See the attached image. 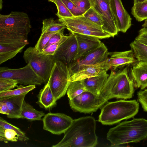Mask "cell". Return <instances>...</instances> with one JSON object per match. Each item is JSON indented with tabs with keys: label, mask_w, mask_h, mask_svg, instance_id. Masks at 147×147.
<instances>
[{
	"label": "cell",
	"mask_w": 147,
	"mask_h": 147,
	"mask_svg": "<svg viewBox=\"0 0 147 147\" xmlns=\"http://www.w3.org/2000/svg\"><path fill=\"white\" fill-rule=\"evenodd\" d=\"M94 118L87 116L73 119L62 139L52 147H94L98 144Z\"/></svg>",
	"instance_id": "6da1fadb"
},
{
	"label": "cell",
	"mask_w": 147,
	"mask_h": 147,
	"mask_svg": "<svg viewBox=\"0 0 147 147\" xmlns=\"http://www.w3.org/2000/svg\"><path fill=\"white\" fill-rule=\"evenodd\" d=\"M107 139L111 146H118L137 143L147 139V120L133 118L122 122L111 128L107 134Z\"/></svg>",
	"instance_id": "7a4b0ae2"
},
{
	"label": "cell",
	"mask_w": 147,
	"mask_h": 147,
	"mask_svg": "<svg viewBox=\"0 0 147 147\" xmlns=\"http://www.w3.org/2000/svg\"><path fill=\"white\" fill-rule=\"evenodd\" d=\"M128 71L127 67L116 71L111 70L99 95L107 101L113 98H132L135 86Z\"/></svg>",
	"instance_id": "3957f363"
},
{
	"label": "cell",
	"mask_w": 147,
	"mask_h": 147,
	"mask_svg": "<svg viewBox=\"0 0 147 147\" xmlns=\"http://www.w3.org/2000/svg\"><path fill=\"white\" fill-rule=\"evenodd\" d=\"M139 108V103L136 100L107 102L102 107L98 121L104 125L114 124L133 117L138 113Z\"/></svg>",
	"instance_id": "277c9868"
},
{
	"label": "cell",
	"mask_w": 147,
	"mask_h": 147,
	"mask_svg": "<svg viewBox=\"0 0 147 147\" xmlns=\"http://www.w3.org/2000/svg\"><path fill=\"white\" fill-rule=\"evenodd\" d=\"M23 57L27 64L46 84L56 62L53 56L40 52L34 47H29L24 51Z\"/></svg>",
	"instance_id": "5b68a950"
},
{
	"label": "cell",
	"mask_w": 147,
	"mask_h": 147,
	"mask_svg": "<svg viewBox=\"0 0 147 147\" xmlns=\"http://www.w3.org/2000/svg\"><path fill=\"white\" fill-rule=\"evenodd\" d=\"M31 28L29 18L25 13L12 11L7 15L0 14V32L28 37Z\"/></svg>",
	"instance_id": "8992f818"
},
{
	"label": "cell",
	"mask_w": 147,
	"mask_h": 147,
	"mask_svg": "<svg viewBox=\"0 0 147 147\" xmlns=\"http://www.w3.org/2000/svg\"><path fill=\"white\" fill-rule=\"evenodd\" d=\"M71 76L67 65L61 61L55 62L48 82L57 101L65 94Z\"/></svg>",
	"instance_id": "52a82bcc"
},
{
	"label": "cell",
	"mask_w": 147,
	"mask_h": 147,
	"mask_svg": "<svg viewBox=\"0 0 147 147\" xmlns=\"http://www.w3.org/2000/svg\"><path fill=\"white\" fill-rule=\"evenodd\" d=\"M0 78L13 79L16 81L18 84L25 85H40L44 84L28 64L23 67L15 69L1 67Z\"/></svg>",
	"instance_id": "ba28073f"
},
{
	"label": "cell",
	"mask_w": 147,
	"mask_h": 147,
	"mask_svg": "<svg viewBox=\"0 0 147 147\" xmlns=\"http://www.w3.org/2000/svg\"><path fill=\"white\" fill-rule=\"evenodd\" d=\"M99 95L86 91L71 99H69L71 108L76 111L90 113L96 111L107 102Z\"/></svg>",
	"instance_id": "9c48e42d"
},
{
	"label": "cell",
	"mask_w": 147,
	"mask_h": 147,
	"mask_svg": "<svg viewBox=\"0 0 147 147\" xmlns=\"http://www.w3.org/2000/svg\"><path fill=\"white\" fill-rule=\"evenodd\" d=\"M91 7L102 18L103 24L102 28L104 32L114 37L118 32L111 7L110 0H89Z\"/></svg>",
	"instance_id": "30bf717a"
},
{
	"label": "cell",
	"mask_w": 147,
	"mask_h": 147,
	"mask_svg": "<svg viewBox=\"0 0 147 147\" xmlns=\"http://www.w3.org/2000/svg\"><path fill=\"white\" fill-rule=\"evenodd\" d=\"M73 119L63 113H49L42 118L43 129L52 134L64 133L71 125Z\"/></svg>",
	"instance_id": "8fae6325"
},
{
	"label": "cell",
	"mask_w": 147,
	"mask_h": 147,
	"mask_svg": "<svg viewBox=\"0 0 147 147\" xmlns=\"http://www.w3.org/2000/svg\"><path fill=\"white\" fill-rule=\"evenodd\" d=\"M108 52L107 47L102 42L100 46L95 50L68 65L71 75L86 66L106 61L108 58Z\"/></svg>",
	"instance_id": "7c38bea8"
},
{
	"label": "cell",
	"mask_w": 147,
	"mask_h": 147,
	"mask_svg": "<svg viewBox=\"0 0 147 147\" xmlns=\"http://www.w3.org/2000/svg\"><path fill=\"white\" fill-rule=\"evenodd\" d=\"M78 49V44L75 35L71 33L57 50L53 57L56 61H61L68 65L74 60Z\"/></svg>",
	"instance_id": "4fadbf2b"
},
{
	"label": "cell",
	"mask_w": 147,
	"mask_h": 147,
	"mask_svg": "<svg viewBox=\"0 0 147 147\" xmlns=\"http://www.w3.org/2000/svg\"><path fill=\"white\" fill-rule=\"evenodd\" d=\"M111 8L118 32L125 33L131 27L132 19L121 0H110Z\"/></svg>",
	"instance_id": "5bb4252c"
},
{
	"label": "cell",
	"mask_w": 147,
	"mask_h": 147,
	"mask_svg": "<svg viewBox=\"0 0 147 147\" xmlns=\"http://www.w3.org/2000/svg\"><path fill=\"white\" fill-rule=\"evenodd\" d=\"M76 37L78 49L74 61L82 58L98 47L102 42L95 37L77 33H71Z\"/></svg>",
	"instance_id": "9a60e30c"
},
{
	"label": "cell",
	"mask_w": 147,
	"mask_h": 147,
	"mask_svg": "<svg viewBox=\"0 0 147 147\" xmlns=\"http://www.w3.org/2000/svg\"><path fill=\"white\" fill-rule=\"evenodd\" d=\"M109 57L107 59V71L110 69L115 71L118 68L134 63L136 60L131 49L123 51L109 52Z\"/></svg>",
	"instance_id": "2e32d148"
},
{
	"label": "cell",
	"mask_w": 147,
	"mask_h": 147,
	"mask_svg": "<svg viewBox=\"0 0 147 147\" xmlns=\"http://www.w3.org/2000/svg\"><path fill=\"white\" fill-rule=\"evenodd\" d=\"M58 21L67 28L81 30L103 32L102 27L91 21L83 15L71 17H59ZM104 32V31H103Z\"/></svg>",
	"instance_id": "e0dca14e"
},
{
	"label": "cell",
	"mask_w": 147,
	"mask_h": 147,
	"mask_svg": "<svg viewBox=\"0 0 147 147\" xmlns=\"http://www.w3.org/2000/svg\"><path fill=\"white\" fill-rule=\"evenodd\" d=\"M107 59L100 63L86 66L79 70L71 76L70 82L83 80L97 76L103 70L107 71Z\"/></svg>",
	"instance_id": "ac0fdd59"
},
{
	"label": "cell",
	"mask_w": 147,
	"mask_h": 147,
	"mask_svg": "<svg viewBox=\"0 0 147 147\" xmlns=\"http://www.w3.org/2000/svg\"><path fill=\"white\" fill-rule=\"evenodd\" d=\"M28 93L0 98V101L5 103L10 111L9 114L7 115L8 118H23L21 111L25 97Z\"/></svg>",
	"instance_id": "d6986e66"
},
{
	"label": "cell",
	"mask_w": 147,
	"mask_h": 147,
	"mask_svg": "<svg viewBox=\"0 0 147 147\" xmlns=\"http://www.w3.org/2000/svg\"><path fill=\"white\" fill-rule=\"evenodd\" d=\"M130 73L135 87L141 90L147 87V63L138 61L131 68Z\"/></svg>",
	"instance_id": "ffe728a7"
},
{
	"label": "cell",
	"mask_w": 147,
	"mask_h": 147,
	"mask_svg": "<svg viewBox=\"0 0 147 147\" xmlns=\"http://www.w3.org/2000/svg\"><path fill=\"white\" fill-rule=\"evenodd\" d=\"M106 71H102L97 76L83 80L86 90L98 96L109 76Z\"/></svg>",
	"instance_id": "44dd1931"
},
{
	"label": "cell",
	"mask_w": 147,
	"mask_h": 147,
	"mask_svg": "<svg viewBox=\"0 0 147 147\" xmlns=\"http://www.w3.org/2000/svg\"><path fill=\"white\" fill-rule=\"evenodd\" d=\"M38 98L37 103L41 107L46 109H50L56 105L57 100L55 98L48 82L40 90Z\"/></svg>",
	"instance_id": "7402d4cb"
},
{
	"label": "cell",
	"mask_w": 147,
	"mask_h": 147,
	"mask_svg": "<svg viewBox=\"0 0 147 147\" xmlns=\"http://www.w3.org/2000/svg\"><path fill=\"white\" fill-rule=\"evenodd\" d=\"M25 45L0 44V64L12 59L21 52Z\"/></svg>",
	"instance_id": "603a6c76"
},
{
	"label": "cell",
	"mask_w": 147,
	"mask_h": 147,
	"mask_svg": "<svg viewBox=\"0 0 147 147\" xmlns=\"http://www.w3.org/2000/svg\"><path fill=\"white\" fill-rule=\"evenodd\" d=\"M0 44L26 45L28 37L20 35L0 32Z\"/></svg>",
	"instance_id": "cb8c5ba5"
},
{
	"label": "cell",
	"mask_w": 147,
	"mask_h": 147,
	"mask_svg": "<svg viewBox=\"0 0 147 147\" xmlns=\"http://www.w3.org/2000/svg\"><path fill=\"white\" fill-rule=\"evenodd\" d=\"M21 115L23 118H25L30 121L42 120V117L45 115L42 111L36 110L29 104L27 103L24 100Z\"/></svg>",
	"instance_id": "d4e9b609"
},
{
	"label": "cell",
	"mask_w": 147,
	"mask_h": 147,
	"mask_svg": "<svg viewBox=\"0 0 147 147\" xmlns=\"http://www.w3.org/2000/svg\"><path fill=\"white\" fill-rule=\"evenodd\" d=\"M130 46L134 57L138 61L147 63V45L135 40L131 42Z\"/></svg>",
	"instance_id": "484cf974"
},
{
	"label": "cell",
	"mask_w": 147,
	"mask_h": 147,
	"mask_svg": "<svg viewBox=\"0 0 147 147\" xmlns=\"http://www.w3.org/2000/svg\"><path fill=\"white\" fill-rule=\"evenodd\" d=\"M86 91L83 80L70 82L67 91L69 99H71Z\"/></svg>",
	"instance_id": "4316f807"
},
{
	"label": "cell",
	"mask_w": 147,
	"mask_h": 147,
	"mask_svg": "<svg viewBox=\"0 0 147 147\" xmlns=\"http://www.w3.org/2000/svg\"><path fill=\"white\" fill-rule=\"evenodd\" d=\"M131 13L138 22L147 19V1L134 4L131 9Z\"/></svg>",
	"instance_id": "83f0119b"
},
{
	"label": "cell",
	"mask_w": 147,
	"mask_h": 147,
	"mask_svg": "<svg viewBox=\"0 0 147 147\" xmlns=\"http://www.w3.org/2000/svg\"><path fill=\"white\" fill-rule=\"evenodd\" d=\"M42 24V32H58L67 28L63 23L51 18L43 20Z\"/></svg>",
	"instance_id": "f1b7e54d"
},
{
	"label": "cell",
	"mask_w": 147,
	"mask_h": 147,
	"mask_svg": "<svg viewBox=\"0 0 147 147\" xmlns=\"http://www.w3.org/2000/svg\"><path fill=\"white\" fill-rule=\"evenodd\" d=\"M36 88L35 85H30L24 86L22 84L18 86L14 90L0 92V98L9 96L20 95L25 93H28Z\"/></svg>",
	"instance_id": "f546056e"
},
{
	"label": "cell",
	"mask_w": 147,
	"mask_h": 147,
	"mask_svg": "<svg viewBox=\"0 0 147 147\" xmlns=\"http://www.w3.org/2000/svg\"><path fill=\"white\" fill-rule=\"evenodd\" d=\"M67 28L71 33H77L96 37L99 39H105L111 37L109 34L104 32L94 31L87 30H81L71 28Z\"/></svg>",
	"instance_id": "4dcf8cb0"
},
{
	"label": "cell",
	"mask_w": 147,
	"mask_h": 147,
	"mask_svg": "<svg viewBox=\"0 0 147 147\" xmlns=\"http://www.w3.org/2000/svg\"><path fill=\"white\" fill-rule=\"evenodd\" d=\"M19 136L13 129H4L0 127V141H1L17 142Z\"/></svg>",
	"instance_id": "1f68e13d"
},
{
	"label": "cell",
	"mask_w": 147,
	"mask_h": 147,
	"mask_svg": "<svg viewBox=\"0 0 147 147\" xmlns=\"http://www.w3.org/2000/svg\"><path fill=\"white\" fill-rule=\"evenodd\" d=\"M57 32H42L40 36L34 47L35 49L39 52L42 53L46 45L50 38Z\"/></svg>",
	"instance_id": "d6a6232c"
},
{
	"label": "cell",
	"mask_w": 147,
	"mask_h": 147,
	"mask_svg": "<svg viewBox=\"0 0 147 147\" xmlns=\"http://www.w3.org/2000/svg\"><path fill=\"white\" fill-rule=\"evenodd\" d=\"M0 127L4 129H12L15 131L18 136V140L20 141H26L29 140L25 134L19 128L8 122L1 117H0Z\"/></svg>",
	"instance_id": "836d02e7"
},
{
	"label": "cell",
	"mask_w": 147,
	"mask_h": 147,
	"mask_svg": "<svg viewBox=\"0 0 147 147\" xmlns=\"http://www.w3.org/2000/svg\"><path fill=\"white\" fill-rule=\"evenodd\" d=\"M53 2L57 6V12L56 14L58 18H69L74 16L61 0H55Z\"/></svg>",
	"instance_id": "e575fe53"
},
{
	"label": "cell",
	"mask_w": 147,
	"mask_h": 147,
	"mask_svg": "<svg viewBox=\"0 0 147 147\" xmlns=\"http://www.w3.org/2000/svg\"><path fill=\"white\" fill-rule=\"evenodd\" d=\"M17 82L13 79L0 78V92L12 90L17 86Z\"/></svg>",
	"instance_id": "d590c367"
},
{
	"label": "cell",
	"mask_w": 147,
	"mask_h": 147,
	"mask_svg": "<svg viewBox=\"0 0 147 147\" xmlns=\"http://www.w3.org/2000/svg\"><path fill=\"white\" fill-rule=\"evenodd\" d=\"M83 15L88 19L98 26L102 27L103 25V22L102 18L92 7H91Z\"/></svg>",
	"instance_id": "8d00e7d4"
},
{
	"label": "cell",
	"mask_w": 147,
	"mask_h": 147,
	"mask_svg": "<svg viewBox=\"0 0 147 147\" xmlns=\"http://www.w3.org/2000/svg\"><path fill=\"white\" fill-rule=\"evenodd\" d=\"M69 36H65L59 41L52 44L43 50L42 53L46 55L53 56L60 47L68 38Z\"/></svg>",
	"instance_id": "74e56055"
},
{
	"label": "cell",
	"mask_w": 147,
	"mask_h": 147,
	"mask_svg": "<svg viewBox=\"0 0 147 147\" xmlns=\"http://www.w3.org/2000/svg\"><path fill=\"white\" fill-rule=\"evenodd\" d=\"M138 100L144 111L147 112V88L140 90L137 92Z\"/></svg>",
	"instance_id": "f35d334b"
},
{
	"label": "cell",
	"mask_w": 147,
	"mask_h": 147,
	"mask_svg": "<svg viewBox=\"0 0 147 147\" xmlns=\"http://www.w3.org/2000/svg\"><path fill=\"white\" fill-rule=\"evenodd\" d=\"M74 16L83 15V13L76 6L74 3L69 0H61Z\"/></svg>",
	"instance_id": "ab89813d"
},
{
	"label": "cell",
	"mask_w": 147,
	"mask_h": 147,
	"mask_svg": "<svg viewBox=\"0 0 147 147\" xmlns=\"http://www.w3.org/2000/svg\"><path fill=\"white\" fill-rule=\"evenodd\" d=\"M73 2L83 14L91 7L89 0H80Z\"/></svg>",
	"instance_id": "60d3db41"
},
{
	"label": "cell",
	"mask_w": 147,
	"mask_h": 147,
	"mask_svg": "<svg viewBox=\"0 0 147 147\" xmlns=\"http://www.w3.org/2000/svg\"><path fill=\"white\" fill-rule=\"evenodd\" d=\"M64 30H62L53 35L46 45L44 49L47 48L51 45L60 41L64 36L63 34Z\"/></svg>",
	"instance_id": "b9f144b4"
},
{
	"label": "cell",
	"mask_w": 147,
	"mask_h": 147,
	"mask_svg": "<svg viewBox=\"0 0 147 147\" xmlns=\"http://www.w3.org/2000/svg\"><path fill=\"white\" fill-rule=\"evenodd\" d=\"M9 113L10 111L6 103L0 101V113L7 115Z\"/></svg>",
	"instance_id": "7bdbcfd3"
},
{
	"label": "cell",
	"mask_w": 147,
	"mask_h": 147,
	"mask_svg": "<svg viewBox=\"0 0 147 147\" xmlns=\"http://www.w3.org/2000/svg\"><path fill=\"white\" fill-rule=\"evenodd\" d=\"M143 38L147 39V27H143L138 32V34L135 39Z\"/></svg>",
	"instance_id": "ee69618b"
},
{
	"label": "cell",
	"mask_w": 147,
	"mask_h": 147,
	"mask_svg": "<svg viewBox=\"0 0 147 147\" xmlns=\"http://www.w3.org/2000/svg\"><path fill=\"white\" fill-rule=\"evenodd\" d=\"M135 39L138 40L140 42L147 45V39L143 38H138Z\"/></svg>",
	"instance_id": "f6af8a7d"
},
{
	"label": "cell",
	"mask_w": 147,
	"mask_h": 147,
	"mask_svg": "<svg viewBox=\"0 0 147 147\" xmlns=\"http://www.w3.org/2000/svg\"><path fill=\"white\" fill-rule=\"evenodd\" d=\"M146 0H134V4L143 2Z\"/></svg>",
	"instance_id": "bcb514c9"
},
{
	"label": "cell",
	"mask_w": 147,
	"mask_h": 147,
	"mask_svg": "<svg viewBox=\"0 0 147 147\" xmlns=\"http://www.w3.org/2000/svg\"><path fill=\"white\" fill-rule=\"evenodd\" d=\"M143 27H147V19L144 20V24L142 25Z\"/></svg>",
	"instance_id": "7dc6e473"
},
{
	"label": "cell",
	"mask_w": 147,
	"mask_h": 147,
	"mask_svg": "<svg viewBox=\"0 0 147 147\" xmlns=\"http://www.w3.org/2000/svg\"><path fill=\"white\" fill-rule=\"evenodd\" d=\"M69 0L71 1L72 2H75V1H80V0Z\"/></svg>",
	"instance_id": "c3c4849f"
},
{
	"label": "cell",
	"mask_w": 147,
	"mask_h": 147,
	"mask_svg": "<svg viewBox=\"0 0 147 147\" xmlns=\"http://www.w3.org/2000/svg\"><path fill=\"white\" fill-rule=\"evenodd\" d=\"M49 1L53 2L55 0H48Z\"/></svg>",
	"instance_id": "681fc988"
},
{
	"label": "cell",
	"mask_w": 147,
	"mask_h": 147,
	"mask_svg": "<svg viewBox=\"0 0 147 147\" xmlns=\"http://www.w3.org/2000/svg\"><path fill=\"white\" fill-rule=\"evenodd\" d=\"M146 1H147V0H146Z\"/></svg>",
	"instance_id": "f907efd6"
}]
</instances>
